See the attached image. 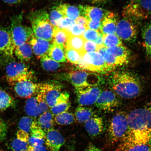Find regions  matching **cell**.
<instances>
[{
    "instance_id": "1",
    "label": "cell",
    "mask_w": 151,
    "mask_h": 151,
    "mask_svg": "<svg viewBox=\"0 0 151 151\" xmlns=\"http://www.w3.org/2000/svg\"><path fill=\"white\" fill-rule=\"evenodd\" d=\"M111 81L115 93L122 99H135L141 93L142 88L140 81L129 72L116 71L113 74Z\"/></svg>"
},
{
    "instance_id": "2",
    "label": "cell",
    "mask_w": 151,
    "mask_h": 151,
    "mask_svg": "<svg viewBox=\"0 0 151 151\" xmlns=\"http://www.w3.org/2000/svg\"><path fill=\"white\" fill-rule=\"evenodd\" d=\"M29 19L36 37L50 41H52L54 27L50 23L46 11L41 9L34 11L30 14Z\"/></svg>"
},
{
    "instance_id": "3",
    "label": "cell",
    "mask_w": 151,
    "mask_h": 151,
    "mask_svg": "<svg viewBox=\"0 0 151 151\" xmlns=\"http://www.w3.org/2000/svg\"><path fill=\"white\" fill-rule=\"evenodd\" d=\"M127 118L129 132L151 131V106L134 109Z\"/></svg>"
},
{
    "instance_id": "4",
    "label": "cell",
    "mask_w": 151,
    "mask_h": 151,
    "mask_svg": "<svg viewBox=\"0 0 151 151\" xmlns=\"http://www.w3.org/2000/svg\"><path fill=\"white\" fill-rule=\"evenodd\" d=\"M129 132L127 114L122 111L116 113L111 119L108 128L109 141L112 143L124 142Z\"/></svg>"
},
{
    "instance_id": "5",
    "label": "cell",
    "mask_w": 151,
    "mask_h": 151,
    "mask_svg": "<svg viewBox=\"0 0 151 151\" xmlns=\"http://www.w3.org/2000/svg\"><path fill=\"white\" fill-rule=\"evenodd\" d=\"M76 65L81 70L97 73L104 74L113 70L97 52L85 53Z\"/></svg>"
},
{
    "instance_id": "6",
    "label": "cell",
    "mask_w": 151,
    "mask_h": 151,
    "mask_svg": "<svg viewBox=\"0 0 151 151\" xmlns=\"http://www.w3.org/2000/svg\"><path fill=\"white\" fill-rule=\"evenodd\" d=\"M124 18L145 19L151 16V0H131L124 8Z\"/></svg>"
},
{
    "instance_id": "7",
    "label": "cell",
    "mask_w": 151,
    "mask_h": 151,
    "mask_svg": "<svg viewBox=\"0 0 151 151\" xmlns=\"http://www.w3.org/2000/svg\"><path fill=\"white\" fill-rule=\"evenodd\" d=\"M68 78L76 90L98 86L101 81L97 73L81 70L71 72Z\"/></svg>"
},
{
    "instance_id": "8",
    "label": "cell",
    "mask_w": 151,
    "mask_h": 151,
    "mask_svg": "<svg viewBox=\"0 0 151 151\" xmlns=\"http://www.w3.org/2000/svg\"><path fill=\"white\" fill-rule=\"evenodd\" d=\"M22 14L11 18L10 30L15 47L27 42L34 35L31 28L22 24Z\"/></svg>"
},
{
    "instance_id": "9",
    "label": "cell",
    "mask_w": 151,
    "mask_h": 151,
    "mask_svg": "<svg viewBox=\"0 0 151 151\" xmlns=\"http://www.w3.org/2000/svg\"><path fill=\"white\" fill-rule=\"evenodd\" d=\"M6 79L11 86H14L20 81L32 80L33 74L27 66L23 62H12L6 68Z\"/></svg>"
},
{
    "instance_id": "10",
    "label": "cell",
    "mask_w": 151,
    "mask_h": 151,
    "mask_svg": "<svg viewBox=\"0 0 151 151\" xmlns=\"http://www.w3.org/2000/svg\"><path fill=\"white\" fill-rule=\"evenodd\" d=\"M132 19L124 18L117 24L116 35L122 40L128 42H134L137 39V26Z\"/></svg>"
},
{
    "instance_id": "11",
    "label": "cell",
    "mask_w": 151,
    "mask_h": 151,
    "mask_svg": "<svg viewBox=\"0 0 151 151\" xmlns=\"http://www.w3.org/2000/svg\"><path fill=\"white\" fill-rule=\"evenodd\" d=\"M95 105L100 110L106 112H112L119 106L120 101L114 92L105 90L101 91Z\"/></svg>"
},
{
    "instance_id": "12",
    "label": "cell",
    "mask_w": 151,
    "mask_h": 151,
    "mask_svg": "<svg viewBox=\"0 0 151 151\" xmlns=\"http://www.w3.org/2000/svg\"><path fill=\"white\" fill-rule=\"evenodd\" d=\"M101 91L98 86L76 90L77 101L80 106H86L95 104Z\"/></svg>"
},
{
    "instance_id": "13",
    "label": "cell",
    "mask_w": 151,
    "mask_h": 151,
    "mask_svg": "<svg viewBox=\"0 0 151 151\" xmlns=\"http://www.w3.org/2000/svg\"><path fill=\"white\" fill-rule=\"evenodd\" d=\"M38 92L42 95L50 109L55 105L57 100L61 94V87L55 84H40Z\"/></svg>"
},
{
    "instance_id": "14",
    "label": "cell",
    "mask_w": 151,
    "mask_h": 151,
    "mask_svg": "<svg viewBox=\"0 0 151 151\" xmlns=\"http://www.w3.org/2000/svg\"><path fill=\"white\" fill-rule=\"evenodd\" d=\"M15 47L10 28L0 27V54L12 56L14 54Z\"/></svg>"
},
{
    "instance_id": "15",
    "label": "cell",
    "mask_w": 151,
    "mask_h": 151,
    "mask_svg": "<svg viewBox=\"0 0 151 151\" xmlns=\"http://www.w3.org/2000/svg\"><path fill=\"white\" fill-rule=\"evenodd\" d=\"M40 84L33 82L31 80L20 81L14 85L15 93L22 99H29L39 91Z\"/></svg>"
},
{
    "instance_id": "16",
    "label": "cell",
    "mask_w": 151,
    "mask_h": 151,
    "mask_svg": "<svg viewBox=\"0 0 151 151\" xmlns=\"http://www.w3.org/2000/svg\"><path fill=\"white\" fill-rule=\"evenodd\" d=\"M46 140L45 143L49 151H60L65 142L63 135L53 128L47 131Z\"/></svg>"
},
{
    "instance_id": "17",
    "label": "cell",
    "mask_w": 151,
    "mask_h": 151,
    "mask_svg": "<svg viewBox=\"0 0 151 151\" xmlns=\"http://www.w3.org/2000/svg\"><path fill=\"white\" fill-rule=\"evenodd\" d=\"M84 127L88 134L92 137L99 136L105 129L103 118L95 115L84 123Z\"/></svg>"
},
{
    "instance_id": "18",
    "label": "cell",
    "mask_w": 151,
    "mask_h": 151,
    "mask_svg": "<svg viewBox=\"0 0 151 151\" xmlns=\"http://www.w3.org/2000/svg\"><path fill=\"white\" fill-rule=\"evenodd\" d=\"M51 41L40 39L32 35L28 41L31 45L33 52L37 58H41L48 55L49 50L52 43Z\"/></svg>"
},
{
    "instance_id": "19",
    "label": "cell",
    "mask_w": 151,
    "mask_h": 151,
    "mask_svg": "<svg viewBox=\"0 0 151 151\" xmlns=\"http://www.w3.org/2000/svg\"><path fill=\"white\" fill-rule=\"evenodd\" d=\"M79 9L85 18L93 21H102L108 12L99 7L88 5H80Z\"/></svg>"
},
{
    "instance_id": "20",
    "label": "cell",
    "mask_w": 151,
    "mask_h": 151,
    "mask_svg": "<svg viewBox=\"0 0 151 151\" xmlns=\"http://www.w3.org/2000/svg\"><path fill=\"white\" fill-rule=\"evenodd\" d=\"M117 23L116 15L108 11L101 21L100 32L104 35L116 34Z\"/></svg>"
},
{
    "instance_id": "21",
    "label": "cell",
    "mask_w": 151,
    "mask_h": 151,
    "mask_svg": "<svg viewBox=\"0 0 151 151\" xmlns=\"http://www.w3.org/2000/svg\"><path fill=\"white\" fill-rule=\"evenodd\" d=\"M106 51L122 62L124 65L129 62L130 52L127 47L122 45L106 48Z\"/></svg>"
},
{
    "instance_id": "22",
    "label": "cell",
    "mask_w": 151,
    "mask_h": 151,
    "mask_svg": "<svg viewBox=\"0 0 151 151\" xmlns=\"http://www.w3.org/2000/svg\"><path fill=\"white\" fill-rule=\"evenodd\" d=\"M32 49L28 42L15 47L14 54L22 62H27L31 60L33 55Z\"/></svg>"
},
{
    "instance_id": "23",
    "label": "cell",
    "mask_w": 151,
    "mask_h": 151,
    "mask_svg": "<svg viewBox=\"0 0 151 151\" xmlns=\"http://www.w3.org/2000/svg\"><path fill=\"white\" fill-rule=\"evenodd\" d=\"M48 55L52 60L58 63H63L66 61L65 48L52 42Z\"/></svg>"
},
{
    "instance_id": "24",
    "label": "cell",
    "mask_w": 151,
    "mask_h": 151,
    "mask_svg": "<svg viewBox=\"0 0 151 151\" xmlns=\"http://www.w3.org/2000/svg\"><path fill=\"white\" fill-rule=\"evenodd\" d=\"M144 46L147 58L151 60V22L147 23L143 26L142 29Z\"/></svg>"
},
{
    "instance_id": "25",
    "label": "cell",
    "mask_w": 151,
    "mask_h": 151,
    "mask_svg": "<svg viewBox=\"0 0 151 151\" xmlns=\"http://www.w3.org/2000/svg\"><path fill=\"white\" fill-rule=\"evenodd\" d=\"M97 52L99 53L105 61L113 70L116 68L124 65L122 62L106 51V48L104 46L99 47Z\"/></svg>"
},
{
    "instance_id": "26",
    "label": "cell",
    "mask_w": 151,
    "mask_h": 151,
    "mask_svg": "<svg viewBox=\"0 0 151 151\" xmlns=\"http://www.w3.org/2000/svg\"><path fill=\"white\" fill-rule=\"evenodd\" d=\"M86 41L82 35H69L68 38L66 48L73 49L83 54L85 53L84 47Z\"/></svg>"
},
{
    "instance_id": "27",
    "label": "cell",
    "mask_w": 151,
    "mask_h": 151,
    "mask_svg": "<svg viewBox=\"0 0 151 151\" xmlns=\"http://www.w3.org/2000/svg\"><path fill=\"white\" fill-rule=\"evenodd\" d=\"M69 36L65 29H61L55 27L52 35V42L65 49Z\"/></svg>"
},
{
    "instance_id": "28",
    "label": "cell",
    "mask_w": 151,
    "mask_h": 151,
    "mask_svg": "<svg viewBox=\"0 0 151 151\" xmlns=\"http://www.w3.org/2000/svg\"><path fill=\"white\" fill-rule=\"evenodd\" d=\"M57 7L64 17H67L72 20H75L80 16L81 12L80 9L74 6L62 4Z\"/></svg>"
},
{
    "instance_id": "29",
    "label": "cell",
    "mask_w": 151,
    "mask_h": 151,
    "mask_svg": "<svg viewBox=\"0 0 151 151\" xmlns=\"http://www.w3.org/2000/svg\"><path fill=\"white\" fill-rule=\"evenodd\" d=\"M24 109L27 116L34 119L40 116L36 97L35 96L26 100Z\"/></svg>"
},
{
    "instance_id": "30",
    "label": "cell",
    "mask_w": 151,
    "mask_h": 151,
    "mask_svg": "<svg viewBox=\"0 0 151 151\" xmlns=\"http://www.w3.org/2000/svg\"><path fill=\"white\" fill-rule=\"evenodd\" d=\"M116 151H151V146L148 144H134L129 142H122Z\"/></svg>"
},
{
    "instance_id": "31",
    "label": "cell",
    "mask_w": 151,
    "mask_h": 151,
    "mask_svg": "<svg viewBox=\"0 0 151 151\" xmlns=\"http://www.w3.org/2000/svg\"><path fill=\"white\" fill-rule=\"evenodd\" d=\"M94 112L93 109L86 107L79 106L76 109L75 116L79 123H85L93 116Z\"/></svg>"
},
{
    "instance_id": "32",
    "label": "cell",
    "mask_w": 151,
    "mask_h": 151,
    "mask_svg": "<svg viewBox=\"0 0 151 151\" xmlns=\"http://www.w3.org/2000/svg\"><path fill=\"white\" fill-rule=\"evenodd\" d=\"M54 116L50 111L40 115L37 122L41 129L48 130L52 128L54 124Z\"/></svg>"
},
{
    "instance_id": "33",
    "label": "cell",
    "mask_w": 151,
    "mask_h": 151,
    "mask_svg": "<svg viewBox=\"0 0 151 151\" xmlns=\"http://www.w3.org/2000/svg\"><path fill=\"white\" fill-rule=\"evenodd\" d=\"M16 103L14 100L2 88H0V111H4L14 106Z\"/></svg>"
},
{
    "instance_id": "34",
    "label": "cell",
    "mask_w": 151,
    "mask_h": 151,
    "mask_svg": "<svg viewBox=\"0 0 151 151\" xmlns=\"http://www.w3.org/2000/svg\"><path fill=\"white\" fill-rule=\"evenodd\" d=\"M41 62L43 68L47 71H56L61 67L60 63L54 61L48 55L41 58Z\"/></svg>"
},
{
    "instance_id": "35",
    "label": "cell",
    "mask_w": 151,
    "mask_h": 151,
    "mask_svg": "<svg viewBox=\"0 0 151 151\" xmlns=\"http://www.w3.org/2000/svg\"><path fill=\"white\" fill-rule=\"evenodd\" d=\"M54 119L56 123L60 125H66L72 124L75 118L72 113L66 111L56 115Z\"/></svg>"
},
{
    "instance_id": "36",
    "label": "cell",
    "mask_w": 151,
    "mask_h": 151,
    "mask_svg": "<svg viewBox=\"0 0 151 151\" xmlns=\"http://www.w3.org/2000/svg\"><path fill=\"white\" fill-rule=\"evenodd\" d=\"M104 46L106 48L119 46L122 45V41L116 34L104 35Z\"/></svg>"
},
{
    "instance_id": "37",
    "label": "cell",
    "mask_w": 151,
    "mask_h": 151,
    "mask_svg": "<svg viewBox=\"0 0 151 151\" xmlns=\"http://www.w3.org/2000/svg\"><path fill=\"white\" fill-rule=\"evenodd\" d=\"M37 121L29 116H24L20 119L19 123V129L29 134L31 132Z\"/></svg>"
},
{
    "instance_id": "38",
    "label": "cell",
    "mask_w": 151,
    "mask_h": 151,
    "mask_svg": "<svg viewBox=\"0 0 151 151\" xmlns=\"http://www.w3.org/2000/svg\"><path fill=\"white\" fill-rule=\"evenodd\" d=\"M81 52L70 48L65 49V56L68 61L77 65L83 55Z\"/></svg>"
},
{
    "instance_id": "39",
    "label": "cell",
    "mask_w": 151,
    "mask_h": 151,
    "mask_svg": "<svg viewBox=\"0 0 151 151\" xmlns=\"http://www.w3.org/2000/svg\"><path fill=\"white\" fill-rule=\"evenodd\" d=\"M70 106L71 104L69 101L58 104L50 108V112L54 116H55L67 111Z\"/></svg>"
},
{
    "instance_id": "40",
    "label": "cell",
    "mask_w": 151,
    "mask_h": 151,
    "mask_svg": "<svg viewBox=\"0 0 151 151\" xmlns=\"http://www.w3.org/2000/svg\"><path fill=\"white\" fill-rule=\"evenodd\" d=\"M87 29L86 26L76 24L65 29L69 35L81 36Z\"/></svg>"
},
{
    "instance_id": "41",
    "label": "cell",
    "mask_w": 151,
    "mask_h": 151,
    "mask_svg": "<svg viewBox=\"0 0 151 151\" xmlns=\"http://www.w3.org/2000/svg\"><path fill=\"white\" fill-rule=\"evenodd\" d=\"M12 150L14 151H26L29 145L28 142L15 139L11 143Z\"/></svg>"
},
{
    "instance_id": "42",
    "label": "cell",
    "mask_w": 151,
    "mask_h": 151,
    "mask_svg": "<svg viewBox=\"0 0 151 151\" xmlns=\"http://www.w3.org/2000/svg\"><path fill=\"white\" fill-rule=\"evenodd\" d=\"M63 17H64L63 15L58 10L57 7L52 9L49 16L50 23L54 27H56L58 21Z\"/></svg>"
},
{
    "instance_id": "43",
    "label": "cell",
    "mask_w": 151,
    "mask_h": 151,
    "mask_svg": "<svg viewBox=\"0 0 151 151\" xmlns=\"http://www.w3.org/2000/svg\"><path fill=\"white\" fill-rule=\"evenodd\" d=\"M37 92L38 93L36 97L39 112L41 114L49 111V109L50 108L41 94L39 92Z\"/></svg>"
},
{
    "instance_id": "44",
    "label": "cell",
    "mask_w": 151,
    "mask_h": 151,
    "mask_svg": "<svg viewBox=\"0 0 151 151\" xmlns=\"http://www.w3.org/2000/svg\"><path fill=\"white\" fill-rule=\"evenodd\" d=\"M30 133L31 137L38 139H46V134L45 133L44 130L40 127L37 122L32 129Z\"/></svg>"
},
{
    "instance_id": "45",
    "label": "cell",
    "mask_w": 151,
    "mask_h": 151,
    "mask_svg": "<svg viewBox=\"0 0 151 151\" xmlns=\"http://www.w3.org/2000/svg\"><path fill=\"white\" fill-rule=\"evenodd\" d=\"M76 24L75 20L65 17L58 21L56 27L61 29H66Z\"/></svg>"
},
{
    "instance_id": "46",
    "label": "cell",
    "mask_w": 151,
    "mask_h": 151,
    "mask_svg": "<svg viewBox=\"0 0 151 151\" xmlns=\"http://www.w3.org/2000/svg\"><path fill=\"white\" fill-rule=\"evenodd\" d=\"M100 33L99 31L88 29L82 36L86 40L94 41Z\"/></svg>"
},
{
    "instance_id": "47",
    "label": "cell",
    "mask_w": 151,
    "mask_h": 151,
    "mask_svg": "<svg viewBox=\"0 0 151 151\" xmlns=\"http://www.w3.org/2000/svg\"><path fill=\"white\" fill-rule=\"evenodd\" d=\"M99 46L93 41L86 40L84 47V53L97 52Z\"/></svg>"
},
{
    "instance_id": "48",
    "label": "cell",
    "mask_w": 151,
    "mask_h": 151,
    "mask_svg": "<svg viewBox=\"0 0 151 151\" xmlns=\"http://www.w3.org/2000/svg\"><path fill=\"white\" fill-rule=\"evenodd\" d=\"M7 133V126L3 122H0V142L5 140Z\"/></svg>"
},
{
    "instance_id": "49",
    "label": "cell",
    "mask_w": 151,
    "mask_h": 151,
    "mask_svg": "<svg viewBox=\"0 0 151 151\" xmlns=\"http://www.w3.org/2000/svg\"><path fill=\"white\" fill-rule=\"evenodd\" d=\"M45 139H39L31 137H29L28 143L29 146L36 147L43 145L45 142Z\"/></svg>"
},
{
    "instance_id": "50",
    "label": "cell",
    "mask_w": 151,
    "mask_h": 151,
    "mask_svg": "<svg viewBox=\"0 0 151 151\" xmlns=\"http://www.w3.org/2000/svg\"><path fill=\"white\" fill-rule=\"evenodd\" d=\"M17 139L26 142H28L29 137V134L20 129L17 132Z\"/></svg>"
},
{
    "instance_id": "51",
    "label": "cell",
    "mask_w": 151,
    "mask_h": 151,
    "mask_svg": "<svg viewBox=\"0 0 151 151\" xmlns=\"http://www.w3.org/2000/svg\"><path fill=\"white\" fill-rule=\"evenodd\" d=\"M101 21H88L87 25L88 29L99 31Z\"/></svg>"
},
{
    "instance_id": "52",
    "label": "cell",
    "mask_w": 151,
    "mask_h": 151,
    "mask_svg": "<svg viewBox=\"0 0 151 151\" xmlns=\"http://www.w3.org/2000/svg\"><path fill=\"white\" fill-rule=\"evenodd\" d=\"M69 94L67 92L61 93L56 102L55 105L58 104L69 101Z\"/></svg>"
},
{
    "instance_id": "53",
    "label": "cell",
    "mask_w": 151,
    "mask_h": 151,
    "mask_svg": "<svg viewBox=\"0 0 151 151\" xmlns=\"http://www.w3.org/2000/svg\"><path fill=\"white\" fill-rule=\"evenodd\" d=\"M75 22L76 24L86 26L87 28L88 20L85 17L83 16L79 17L75 20Z\"/></svg>"
},
{
    "instance_id": "54",
    "label": "cell",
    "mask_w": 151,
    "mask_h": 151,
    "mask_svg": "<svg viewBox=\"0 0 151 151\" xmlns=\"http://www.w3.org/2000/svg\"><path fill=\"white\" fill-rule=\"evenodd\" d=\"M93 41L99 47L104 46L103 35L101 33H100L97 38Z\"/></svg>"
},
{
    "instance_id": "55",
    "label": "cell",
    "mask_w": 151,
    "mask_h": 151,
    "mask_svg": "<svg viewBox=\"0 0 151 151\" xmlns=\"http://www.w3.org/2000/svg\"><path fill=\"white\" fill-rule=\"evenodd\" d=\"M85 151H102L101 149L96 147L91 143L88 145Z\"/></svg>"
},
{
    "instance_id": "56",
    "label": "cell",
    "mask_w": 151,
    "mask_h": 151,
    "mask_svg": "<svg viewBox=\"0 0 151 151\" xmlns=\"http://www.w3.org/2000/svg\"><path fill=\"white\" fill-rule=\"evenodd\" d=\"M31 151H47V150L43 145H41L36 147L32 146Z\"/></svg>"
},
{
    "instance_id": "57",
    "label": "cell",
    "mask_w": 151,
    "mask_h": 151,
    "mask_svg": "<svg viewBox=\"0 0 151 151\" xmlns=\"http://www.w3.org/2000/svg\"><path fill=\"white\" fill-rule=\"evenodd\" d=\"M4 2L10 4H17L20 2L22 0H2Z\"/></svg>"
},
{
    "instance_id": "58",
    "label": "cell",
    "mask_w": 151,
    "mask_h": 151,
    "mask_svg": "<svg viewBox=\"0 0 151 151\" xmlns=\"http://www.w3.org/2000/svg\"><path fill=\"white\" fill-rule=\"evenodd\" d=\"M88 1L93 4H99L105 2L107 0H88Z\"/></svg>"
},
{
    "instance_id": "59",
    "label": "cell",
    "mask_w": 151,
    "mask_h": 151,
    "mask_svg": "<svg viewBox=\"0 0 151 151\" xmlns=\"http://www.w3.org/2000/svg\"><path fill=\"white\" fill-rule=\"evenodd\" d=\"M65 151H75V149L73 147H70L69 149Z\"/></svg>"
},
{
    "instance_id": "60",
    "label": "cell",
    "mask_w": 151,
    "mask_h": 151,
    "mask_svg": "<svg viewBox=\"0 0 151 151\" xmlns=\"http://www.w3.org/2000/svg\"><path fill=\"white\" fill-rule=\"evenodd\" d=\"M0 151H3V150H0Z\"/></svg>"
}]
</instances>
